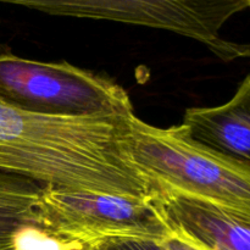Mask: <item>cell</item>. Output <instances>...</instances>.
Wrapping results in <instances>:
<instances>
[{
    "mask_svg": "<svg viewBox=\"0 0 250 250\" xmlns=\"http://www.w3.org/2000/svg\"><path fill=\"white\" fill-rule=\"evenodd\" d=\"M132 115L49 116L0 100V170L45 187L153 198L127 151Z\"/></svg>",
    "mask_w": 250,
    "mask_h": 250,
    "instance_id": "cell-1",
    "label": "cell"
},
{
    "mask_svg": "<svg viewBox=\"0 0 250 250\" xmlns=\"http://www.w3.org/2000/svg\"><path fill=\"white\" fill-rule=\"evenodd\" d=\"M127 151L158 193L214 204L250 222V166L193 139L181 125L161 128L132 115Z\"/></svg>",
    "mask_w": 250,
    "mask_h": 250,
    "instance_id": "cell-2",
    "label": "cell"
},
{
    "mask_svg": "<svg viewBox=\"0 0 250 250\" xmlns=\"http://www.w3.org/2000/svg\"><path fill=\"white\" fill-rule=\"evenodd\" d=\"M54 16L105 20L194 39L224 61L250 58V44L226 41L222 27L248 0H0Z\"/></svg>",
    "mask_w": 250,
    "mask_h": 250,
    "instance_id": "cell-3",
    "label": "cell"
},
{
    "mask_svg": "<svg viewBox=\"0 0 250 250\" xmlns=\"http://www.w3.org/2000/svg\"><path fill=\"white\" fill-rule=\"evenodd\" d=\"M0 100L49 116L134 114L126 90L67 61L44 62L0 50Z\"/></svg>",
    "mask_w": 250,
    "mask_h": 250,
    "instance_id": "cell-4",
    "label": "cell"
},
{
    "mask_svg": "<svg viewBox=\"0 0 250 250\" xmlns=\"http://www.w3.org/2000/svg\"><path fill=\"white\" fill-rule=\"evenodd\" d=\"M38 217L46 236L83 246L111 237L163 242L172 234L153 198L46 187Z\"/></svg>",
    "mask_w": 250,
    "mask_h": 250,
    "instance_id": "cell-5",
    "label": "cell"
},
{
    "mask_svg": "<svg viewBox=\"0 0 250 250\" xmlns=\"http://www.w3.org/2000/svg\"><path fill=\"white\" fill-rule=\"evenodd\" d=\"M156 208L172 234L199 250H250V222L214 204L176 193H158Z\"/></svg>",
    "mask_w": 250,
    "mask_h": 250,
    "instance_id": "cell-6",
    "label": "cell"
},
{
    "mask_svg": "<svg viewBox=\"0 0 250 250\" xmlns=\"http://www.w3.org/2000/svg\"><path fill=\"white\" fill-rule=\"evenodd\" d=\"M181 126L199 143L250 166V76L225 104L186 110Z\"/></svg>",
    "mask_w": 250,
    "mask_h": 250,
    "instance_id": "cell-7",
    "label": "cell"
},
{
    "mask_svg": "<svg viewBox=\"0 0 250 250\" xmlns=\"http://www.w3.org/2000/svg\"><path fill=\"white\" fill-rule=\"evenodd\" d=\"M45 186L0 170V250H39L55 244L42 232L39 202Z\"/></svg>",
    "mask_w": 250,
    "mask_h": 250,
    "instance_id": "cell-8",
    "label": "cell"
},
{
    "mask_svg": "<svg viewBox=\"0 0 250 250\" xmlns=\"http://www.w3.org/2000/svg\"><path fill=\"white\" fill-rule=\"evenodd\" d=\"M85 246L87 250H167L161 242L138 237H111Z\"/></svg>",
    "mask_w": 250,
    "mask_h": 250,
    "instance_id": "cell-9",
    "label": "cell"
},
{
    "mask_svg": "<svg viewBox=\"0 0 250 250\" xmlns=\"http://www.w3.org/2000/svg\"><path fill=\"white\" fill-rule=\"evenodd\" d=\"M161 243H163V246L167 250H199L198 248H195V247H193L192 244L178 238L175 234H171L168 238H166Z\"/></svg>",
    "mask_w": 250,
    "mask_h": 250,
    "instance_id": "cell-10",
    "label": "cell"
},
{
    "mask_svg": "<svg viewBox=\"0 0 250 250\" xmlns=\"http://www.w3.org/2000/svg\"><path fill=\"white\" fill-rule=\"evenodd\" d=\"M85 246L83 244H62V246L53 247V248L43 249V250H84Z\"/></svg>",
    "mask_w": 250,
    "mask_h": 250,
    "instance_id": "cell-11",
    "label": "cell"
},
{
    "mask_svg": "<svg viewBox=\"0 0 250 250\" xmlns=\"http://www.w3.org/2000/svg\"><path fill=\"white\" fill-rule=\"evenodd\" d=\"M248 5H249V7H250V0H248Z\"/></svg>",
    "mask_w": 250,
    "mask_h": 250,
    "instance_id": "cell-12",
    "label": "cell"
},
{
    "mask_svg": "<svg viewBox=\"0 0 250 250\" xmlns=\"http://www.w3.org/2000/svg\"><path fill=\"white\" fill-rule=\"evenodd\" d=\"M39 250H43V249H39Z\"/></svg>",
    "mask_w": 250,
    "mask_h": 250,
    "instance_id": "cell-13",
    "label": "cell"
},
{
    "mask_svg": "<svg viewBox=\"0 0 250 250\" xmlns=\"http://www.w3.org/2000/svg\"><path fill=\"white\" fill-rule=\"evenodd\" d=\"M249 76H250V75H249Z\"/></svg>",
    "mask_w": 250,
    "mask_h": 250,
    "instance_id": "cell-14",
    "label": "cell"
}]
</instances>
